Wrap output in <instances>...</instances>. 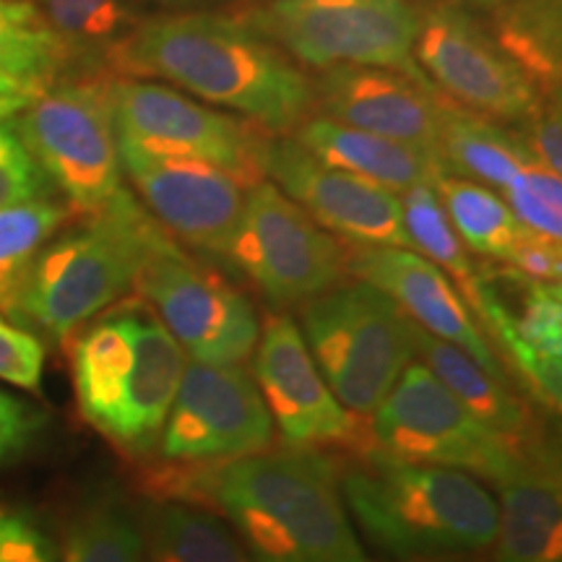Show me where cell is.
I'll return each instance as SVG.
<instances>
[{"label": "cell", "instance_id": "cell-19", "mask_svg": "<svg viewBox=\"0 0 562 562\" xmlns=\"http://www.w3.org/2000/svg\"><path fill=\"white\" fill-rule=\"evenodd\" d=\"M315 104L336 123L412 144L440 159L446 97L430 81L389 68L334 66L313 81ZM442 161V159H440Z\"/></svg>", "mask_w": 562, "mask_h": 562}, {"label": "cell", "instance_id": "cell-43", "mask_svg": "<svg viewBox=\"0 0 562 562\" xmlns=\"http://www.w3.org/2000/svg\"><path fill=\"white\" fill-rule=\"evenodd\" d=\"M0 94H24V97H34L40 94L37 89L26 87V83H21L16 79H11V76L0 74Z\"/></svg>", "mask_w": 562, "mask_h": 562}, {"label": "cell", "instance_id": "cell-31", "mask_svg": "<svg viewBox=\"0 0 562 562\" xmlns=\"http://www.w3.org/2000/svg\"><path fill=\"white\" fill-rule=\"evenodd\" d=\"M402 220L406 237H409V248L419 250L422 258L438 266L440 271H448L467 297L472 290V281L476 266L469 261L463 243L456 235L451 220H448L446 209L435 193L432 186H414L404 191L402 199Z\"/></svg>", "mask_w": 562, "mask_h": 562}, {"label": "cell", "instance_id": "cell-2", "mask_svg": "<svg viewBox=\"0 0 562 562\" xmlns=\"http://www.w3.org/2000/svg\"><path fill=\"white\" fill-rule=\"evenodd\" d=\"M186 349L144 300H125L79 336L74 385L83 419L131 456L159 446Z\"/></svg>", "mask_w": 562, "mask_h": 562}, {"label": "cell", "instance_id": "cell-45", "mask_svg": "<svg viewBox=\"0 0 562 562\" xmlns=\"http://www.w3.org/2000/svg\"><path fill=\"white\" fill-rule=\"evenodd\" d=\"M227 3L235 5V13H240V11H245V9H256V5L271 3V0H227Z\"/></svg>", "mask_w": 562, "mask_h": 562}, {"label": "cell", "instance_id": "cell-38", "mask_svg": "<svg viewBox=\"0 0 562 562\" xmlns=\"http://www.w3.org/2000/svg\"><path fill=\"white\" fill-rule=\"evenodd\" d=\"M526 131L518 133L524 149L537 165L547 167V170L558 172L562 170V123H560V102L558 97L547 94L539 100L537 108L524 117Z\"/></svg>", "mask_w": 562, "mask_h": 562}, {"label": "cell", "instance_id": "cell-7", "mask_svg": "<svg viewBox=\"0 0 562 562\" xmlns=\"http://www.w3.org/2000/svg\"><path fill=\"white\" fill-rule=\"evenodd\" d=\"M112 87L110 70H70L13 117L42 175L81 214L104 206L123 188Z\"/></svg>", "mask_w": 562, "mask_h": 562}, {"label": "cell", "instance_id": "cell-26", "mask_svg": "<svg viewBox=\"0 0 562 562\" xmlns=\"http://www.w3.org/2000/svg\"><path fill=\"white\" fill-rule=\"evenodd\" d=\"M45 19L68 55V70H108L115 50L144 19L128 0H42Z\"/></svg>", "mask_w": 562, "mask_h": 562}, {"label": "cell", "instance_id": "cell-33", "mask_svg": "<svg viewBox=\"0 0 562 562\" xmlns=\"http://www.w3.org/2000/svg\"><path fill=\"white\" fill-rule=\"evenodd\" d=\"M214 501L227 516L250 562H313L269 513L232 495H220Z\"/></svg>", "mask_w": 562, "mask_h": 562}, {"label": "cell", "instance_id": "cell-32", "mask_svg": "<svg viewBox=\"0 0 562 562\" xmlns=\"http://www.w3.org/2000/svg\"><path fill=\"white\" fill-rule=\"evenodd\" d=\"M63 562H146V537L121 501L91 503L70 526Z\"/></svg>", "mask_w": 562, "mask_h": 562}, {"label": "cell", "instance_id": "cell-8", "mask_svg": "<svg viewBox=\"0 0 562 562\" xmlns=\"http://www.w3.org/2000/svg\"><path fill=\"white\" fill-rule=\"evenodd\" d=\"M300 331L336 402L355 414L375 412L414 360L412 321L362 279L305 302Z\"/></svg>", "mask_w": 562, "mask_h": 562}, {"label": "cell", "instance_id": "cell-6", "mask_svg": "<svg viewBox=\"0 0 562 562\" xmlns=\"http://www.w3.org/2000/svg\"><path fill=\"white\" fill-rule=\"evenodd\" d=\"M372 451L391 459L456 469L501 487L542 456L539 440L505 438L467 409L422 362H409L375 406Z\"/></svg>", "mask_w": 562, "mask_h": 562}, {"label": "cell", "instance_id": "cell-17", "mask_svg": "<svg viewBox=\"0 0 562 562\" xmlns=\"http://www.w3.org/2000/svg\"><path fill=\"white\" fill-rule=\"evenodd\" d=\"M266 172L318 227L355 248H409L402 201L360 175L323 165L294 138L271 140Z\"/></svg>", "mask_w": 562, "mask_h": 562}, {"label": "cell", "instance_id": "cell-28", "mask_svg": "<svg viewBox=\"0 0 562 562\" xmlns=\"http://www.w3.org/2000/svg\"><path fill=\"white\" fill-rule=\"evenodd\" d=\"M0 74L42 91L68 74V55L32 0H0Z\"/></svg>", "mask_w": 562, "mask_h": 562}, {"label": "cell", "instance_id": "cell-40", "mask_svg": "<svg viewBox=\"0 0 562 562\" xmlns=\"http://www.w3.org/2000/svg\"><path fill=\"white\" fill-rule=\"evenodd\" d=\"M505 203L513 211L518 224L524 227L542 232V235L560 240L562 237V206H554L539 193H533L531 188H526L521 180H516L513 186L505 188Z\"/></svg>", "mask_w": 562, "mask_h": 562}, {"label": "cell", "instance_id": "cell-22", "mask_svg": "<svg viewBox=\"0 0 562 562\" xmlns=\"http://www.w3.org/2000/svg\"><path fill=\"white\" fill-rule=\"evenodd\" d=\"M497 562H562V497L550 451L501 484Z\"/></svg>", "mask_w": 562, "mask_h": 562}, {"label": "cell", "instance_id": "cell-29", "mask_svg": "<svg viewBox=\"0 0 562 562\" xmlns=\"http://www.w3.org/2000/svg\"><path fill=\"white\" fill-rule=\"evenodd\" d=\"M432 188L459 240L484 258L508 263L513 243L521 229L508 203L480 182L453 178L446 172L435 178Z\"/></svg>", "mask_w": 562, "mask_h": 562}, {"label": "cell", "instance_id": "cell-16", "mask_svg": "<svg viewBox=\"0 0 562 562\" xmlns=\"http://www.w3.org/2000/svg\"><path fill=\"white\" fill-rule=\"evenodd\" d=\"M117 154L125 175L167 235L211 256H227L248 193L240 182L199 159L151 154L131 144H117Z\"/></svg>", "mask_w": 562, "mask_h": 562}, {"label": "cell", "instance_id": "cell-24", "mask_svg": "<svg viewBox=\"0 0 562 562\" xmlns=\"http://www.w3.org/2000/svg\"><path fill=\"white\" fill-rule=\"evenodd\" d=\"M440 159L448 170L472 175L495 188H508L518 180L529 151L524 149L518 133L505 131L487 115L461 110L451 104L442 117Z\"/></svg>", "mask_w": 562, "mask_h": 562}, {"label": "cell", "instance_id": "cell-30", "mask_svg": "<svg viewBox=\"0 0 562 562\" xmlns=\"http://www.w3.org/2000/svg\"><path fill=\"white\" fill-rule=\"evenodd\" d=\"M68 216V209L47 195L0 209V311L9 313L34 258L58 235Z\"/></svg>", "mask_w": 562, "mask_h": 562}, {"label": "cell", "instance_id": "cell-20", "mask_svg": "<svg viewBox=\"0 0 562 562\" xmlns=\"http://www.w3.org/2000/svg\"><path fill=\"white\" fill-rule=\"evenodd\" d=\"M347 271L389 294L412 323L459 347L487 375L508 385L501 357L484 339L467 300L438 266L406 248H355L347 256Z\"/></svg>", "mask_w": 562, "mask_h": 562}, {"label": "cell", "instance_id": "cell-13", "mask_svg": "<svg viewBox=\"0 0 562 562\" xmlns=\"http://www.w3.org/2000/svg\"><path fill=\"white\" fill-rule=\"evenodd\" d=\"M271 442V414L248 370L186 362L157 446L161 459L222 467L269 451Z\"/></svg>", "mask_w": 562, "mask_h": 562}, {"label": "cell", "instance_id": "cell-37", "mask_svg": "<svg viewBox=\"0 0 562 562\" xmlns=\"http://www.w3.org/2000/svg\"><path fill=\"white\" fill-rule=\"evenodd\" d=\"M47 414L0 391V467L24 456L45 432Z\"/></svg>", "mask_w": 562, "mask_h": 562}, {"label": "cell", "instance_id": "cell-9", "mask_svg": "<svg viewBox=\"0 0 562 562\" xmlns=\"http://www.w3.org/2000/svg\"><path fill=\"white\" fill-rule=\"evenodd\" d=\"M235 19L305 66H372L427 81L414 60L419 13L409 0H271Z\"/></svg>", "mask_w": 562, "mask_h": 562}, {"label": "cell", "instance_id": "cell-42", "mask_svg": "<svg viewBox=\"0 0 562 562\" xmlns=\"http://www.w3.org/2000/svg\"><path fill=\"white\" fill-rule=\"evenodd\" d=\"M32 97L24 94H0V121H11L30 104Z\"/></svg>", "mask_w": 562, "mask_h": 562}, {"label": "cell", "instance_id": "cell-5", "mask_svg": "<svg viewBox=\"0 0 562 562\" xmlns=\"http://www.w3.org/2000/svg\"><path fill=\"white\" fill-rule=\"evenodd\" d=\"M182 501L232 495L269 513L313 562H370L344 508L339 472L318 448L263 451L180 480ZM175 484V487H178Z\"/></svg>", "mask_w": 562, "mask_h": 562}, {"label": "cell", "instance_id": "cell-35", "mask_svg": "<svg viewBox=\"0 0 562 562\" xmlns=\"http://www.w3.org/2000/svg\"><path fill=\"white\" fill-rule=\"evenodd\" d=\"M45 344L0 311V381L24 391H40Z\"/></svg>", "mask_w": 562, "mask_h": 562}, {"label": "cell", "instance_id": "cell-4", "mask_svg": "<svg viewBox=\"0 0 562 562\" xmlns=\"http://www.w3.org/2000/svg\"><path fill=\"white\" fill-rule=\"evenodd\" d=\"M83 216L79 227L60 229L40 250L5 313L58 341L133 290L138 269L165 235L125 188Z\"/></svg>", "mask_w": 562, "mask_h": 562}, {"label": "cell", "instance_id": "cell-41", "mask_svg": "<svg viewBox=\"0 0 562 562\" xmlns=\"http://www.w3.org/2000/svg\"><path fill=\"white\" fill-rule=\"evenodd\" d=\"M140 3L157 5L165 13L172 11H206V5L216 3V0H140Z\"/></svg>", "mask_w": 562, "mask_h": 562}, {"label": "cell", "instance_id": "cell-39", "mask_svg": "<svg viewBox=\"0 0 562 562\" xmlns=\"http://www.w3.org/2000/svg\"><path fill=\"white\" fill-rule=\"evenodd\" d=\"M508 266L531 279L560 284V277H562L560 240H552V237L542 235V232L529 229L521 224L516 243H513Z\"/></svg>", "mask_w": 562, "mask_h": 562}, {"label": "cell", "instance_id": "cell-21", "mask_svg": "<svg viewBox=\"0 0 562 562\" xmlns=\"http://www.w3.org/2000/svg\"><path fill=\"white\" fill-rule=\"evenodd\" d=\"M292 138L323 165L360 175L393 193H404L425 182L432 186L435 178L446 172V165L430 151L351 128L326 115L307 117Z\"/></svg>", "mask_w": 562, "mask_h": 562}, {"label": "cell", "instance_id": "cell-15", "mask_svg": "<svg viewBox=\"0 0 562 562\" xmlns=\"http://www.w3.org/2000/svg\"><path fill=\"white\" fill-rule=\"evenodd\" d=\"M513 370L537 402L560 409L562 398V292L560 284L516 269H476L467 294Z\"/></svg>", "mask_w": 562, "mask_h": 562}, {"label": "cell", "instance_id": "cell-11", "mask_svg": "<svg viewBox=\"0 0 562 562\" xmlns=\"http://www.w3.org/2000/svg\"><path fill=\"white\" fill-rule=\"evenodd\" d=\"M133 290L195 362L240 364L256 349L261 321L250 300L216 271L201 269L167 232L154 243Z\"/></svg>", "mask_w": 562, "mask_h": 562}, {"label": "cell", "instance_id": "cell-12", "mask_svg": "<svg viewBox=\"0 0 562 562\" xmlns=\"http://www.w3.org/2000/svg\"><path fill=\"white\" fill-rule=\"evenodd\" d=\"M277 307L305 305L347 273V252L271 182L245 193L227 256Z\"/></svg>", "mask_w": 562, "mask_h": 562}, {"label": "cell", "instance_id": "cell-23", "mask_svg": "<svg viewBox=\"0 0 562 562\" xmlns=\"http://www.w3.org/2000/svg\"><path fill=\"white\" fill-rule=\"evenodd\" d=\"M414 357L425 368L432 370V375L453 393L459 402L472 409L484 425L497 430L505 438L533 442V417L521 398L513 396L510 389L495 378L487 375L472 357H467L459 347L427 334L417 323H412Z\"/></svg>", "mask_w": 562, "mask_h": 562}, {"label": "cell", "instance_id": "cell-3", "mask_svg": "<svg viewBox=\"0 0 562 562\" xmlns=\"http://www.w3.org/2000/svg\"><path fill=\"white\" fill-rule=\"evenodd\" d=\"M341 497L368 539L402 562L490 550L497 501L474 476L370 451L368 467L339 476Z\"/></svg>", "mask_w": 562, "mask_h": 562}, {"label": "cell", "instance_id": "cell-14", "mask_svg": "<svg viewBox=\"0 0 562 562\" xmlns=\"http://www.w3.org/2000/svg\"><path fill=\"white\" fill-rule=\"evenodd\" d=\"M414 60L448 97L487 117L524 121L547 97L487 26L456 3H435L419 13Z\"/></svg>", "mask_w": 562, "mask_h": 562}, {"label": "cell", "instance_id": "cell-18", "mask_svg": "<svg viewBox=\"0 0 562 562\" xmlns=\"http://www.w3.org/2000/svg\"><path fill=\"white\" fill-rule=\"evenodd\" d=\"M250 357L252 381L284 446L318 448L355 440V417L323 381L292 315L271 313Z\"/></svg>", "mask_w": 562, "mask_h": 562}, {"label": "cell", "instance_id": "cell-34", "mask_svg": "<svg viewBox=\"0 0 562 562\" xmlns=\"http://www.w3.org/2000/svg\"><path fill=\"white\" fill-rule=\"evenodd\" d=\"M47 195V178L21 140L16 125L0 121V209Z\"/></svg>", "mask_w": 562, "mask_h": 562}, {"label": "cell", "instance_id": "cell-1", "mask_svg": "<svg viewBox=\"0 0 562 562\" xmlns=\"http://www.w3.org/2000/svg\"><path fill=\"white\" fill-rule=\"evenodd\" d=\"M104 68L117 79L170 81L273 133H294L315 110L305 70L271 40L220 11H172L140 21Z\"/></svg>", "mask_w": 562, "mask_h": 562}, {"label": "cell", "instance_id": "cell-10", "mask_svg": "<svg viewBox=\"0 0 562 562\" xmlns=\"http://www.w3.org/2000/svg\"><path fill=\"white\" fill-rule=\"evenodd\" d=\"M117 144L220 167L245 191L266 182L271 136L261 125L193 102L165 83L117 79L112 87Z\"/></svg>", "mask_w": 562, "mask_h": 562}, {"label": "cell", "instance_id": "cell-36", "mask_svg": "<svg viewBox=\"0 0 562 562\" xmlns=\"http://www.w3.org/2000/svg\"><path fill=\"white\" fill-rule=\"evenodd\" d=\"M0 562H58L45 526L24 505L0 503Z\"/></svg>", "mask_w": 562, "mask_h": 562}, {"label": "cell", "instance_id": "cell-44", "mask_svg": "<svg viewBox=\"0 0 562 562\" xmlns=\"http://www.w3.org/2000/svg\"><path fill=\"white\" fill-rule=\"evenodd\" d=\"M438 3H456V5H463V9H476V11L492 13L497 5H501V0H438Z\"/></svg>", "mask_w": 562, "mask_h": 562}, {"label": "cell", "instance_id": "cell-25", "mask_svg": "<svg viewBox=\"0 0 562 562\" xmlns=\"http://www.w3.org/2000/svg\"><path fill=\"white\" fill-rule=\"evenodd\" d=\"M144 537L146 562H250L227 524L186 501L151 505Z\"/></svg>", "mask_w": 562, "mask_h": 562}, {"label": "cell", "instance_id": "cell-27", "mask_svg": "<svg viewBox=\"0 0 562 562\" xmlns=\"http://www.w3.org/2000/svg\"><path fill=\"white\" fill-rule=\"evenodd\" d=\"M492 40L542 94L560 83V0H501Z\"/></svg>", "mask_w": 562, "mask_h": 562}]
</instances>
